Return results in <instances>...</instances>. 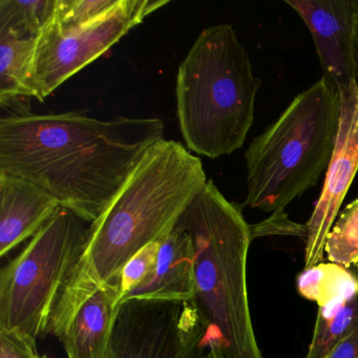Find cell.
I'll return each mask as SVG.
<instances>
[{
    "label": "cell",
    "mask_w": 358,
    "mask_h": 358,
    "mask_svg": "<svg viewBox=\"0 0 358 358\" xmlns=\"http://www.w3.org/2000/svg\"><path fill=\"white\" fill-rule=\"evenodd\" d=\"M22 100L1 106L7 114L0 118V173L41 186L90 224L108 210L164 135L158 118L36 115Z\"/></svg>",
    "instance_id": "1"
},
{
    "label": "cell",
    "mask_w": 358,
    "mask_h": 358,
    "mask_svg": "<svg viewBox=\"0 0 358 358\" xmlns=\"http://www.w3.org/2000/svg\"><path fill=\"white\" fill-rule=\"evenodd\" d=\"M199 157L175 140L146 152L108 210L90 225L89 242L52 314L48 335L59 337L78 308L117 284L127 263L175 227L207 183Z\"/></svg>",
    "instance_id": "2"
},
{
    "label": "cell",
    "mask_w": 358,
    "mask_h": 358,
    "mask_svg": "<svg viewBox=\"0 0 358 358\" xmlns=\"http://www.w3.org/2000/svg\"><path fill=\"white\" fill-rule=\"evenodd\" d=\"M194 247L190 305L206 327L208 345L223 358H265L251 320L247 259L253 240L242 210L208 180L175 225Z\"/></svg>",
    "instance_id": "3"
},
{
    "label": "cell",
    "mask_w": 358,
    "mask_h": 358,
    "mask_svg": "<svg viewBox=\"0 0 358 358\" xmlns=\"http://www.w3.org/2000/svg\"><path fill=\"white\" fill-rule=\"evenodd\" d=\"M259 87L231 24L202 31L177 75L178 119L188 150L210 159L240 150L255 121Z\"/></svg>",
    "instance_id": "4"
},
{
    "label": "cell",
    "mask_w": 358,
    "mask_h": 358,
    "mask_svg": "<svg viewBox=\"0 0 358 358\" xmlns=\"http://www.w3.org/2000/svg\"><path fill=\"white\" fill-rule=\"evenodd\" d=\"M339 94L320 78L253 138L245 152L244 206L282 213L326 173L336 144Z\"/></svg>",
    "instance_id": "5"
},
{
    "label": "cell",
    "mask_w": 358,
    "mask_h": 358,
    "mask_svg": "<svg viewBox=\"0 0 358 358\" xmlns=\"http://www.w3.org/2000/svg\"><path fill=\"white\" fill-rule=\"evenodd\" d=\"M59 207L0 271V331L48 336L58 299L89 242V227Z\"/></svg>",
    "instance_id": "6"
},
{
    "label": "cell",
    "mask_w": 358,
    "mask_h": 358,
    "mask_svg": "<svg viewBox=\"0 0 358 358\" xmlns=\"http://www.w3.org/2000/svg\"><path fill=\"white\" fill-rule=\"evenodd\" d=\"M169 3L167 0H121L118 7L99 20L75 28L62 29L52 20L37 39L32 70L35 98L45 101L62 83Z\"/></svg>",
    "instance_id": "7"
},
{
    "label": "cell",
    "mask_w": 358,
    "mask_h": 358,
    "mask_svg": "<svg viewBox=\"0 0 358 358\" xmlns=\"http://www.w3.org/2000/svg\"><path fill=\"white\" fill-rule=\"evenodd\" d=\"M205 324L189 303L131 299L121 303L112 358H204Z\"/></svg>",
    "instance_id": "8"
},
{
    "label": "cell",
    "mask_w": 358,
    "mask_h": 358,
    "mask_svg": "<svg viewBox=\"0 0 358 358\" xmlns=\"http://www.w3.org/2000/svg\"><path fill=\"white\" fill-rule=\"evenodd\" d=\"M338 94L336 144L320 198L305 225V268L324 262L327 236L358 171V85Z\"/></svg>",
    "instance_id": "9"
},
{
    "label": "cell",
    "mask_w": 358,
    "mask_h": 358,
    "mask_svg": "<svg viewBox=\"0 0 358 358\" xmlns=\"http://www.w3.org/2000/svg\"><path fill=\"white\" fill-rule=\"evenodd\" d=\"M309 29L326 79L338 93L358 85V0H285Z\"/></svg>",
    "instance_id": "10"
},
{
    "label": "cell",
    "mask_w": 358,
    "mask_h": 358,
    "mask_svg": "<svg viewBox=\"0 0 358 358\" xmlns=\"http://www.w3.org/2000/svg\"><path fill=\"white\" fill-rule=\"evenodd\" d=\"M59 207L41 186L0 173V257L32 238Z\"/></svg>",
    "instance_id": "11"
},
{
    "label": "cell",
    "mask_w": 358,
    "mask_h": 358,
    "mask_svg": "<svg viewBox=\"0 0 358 358\" xmlns=\"http://www.w3.org/2000/svg\"><path fill=\"white\" fill-rule=\"evenodd\" d=\"M121 305L119 284L97 291L75 312L58 337L68 358H112L115 324Z\"/></svg>",
    "instance_id": "12"
},
{
    "label": "cell",
    "mask_w": 358,
    "mask_h": 358,
    "mask_svg": "<svg viewBox=\"0 0 358 358\" xmlns=\"http://www.w3.org/2000/svg\"><path fill=\"white\" fill-rule=\"evenodd\" d=\"M194 296V244L187 232L173 227L161 240L152 275L127 295L122 303L131 299L190 303Z\"/></svg>",
    "instance_id": "13"
},
{
    "label": "cell",
    "mask_w": 358,
    "mask_h": 358,
    "mask_svg": "<svg viewBox=\"0 0 358 358\" xmlns=\"http://www.w3.org/2000/svg\"><path fill=\"white\" fill-rule=\"evenodd\" d=\"M37 39L0 30V106L35 98L32 70Z\"/></svg>",
    "instance_id": "14"
},
{
    "label": "cell",
    "mask_w": 358,
    "mask_h": 358,
    "mask_svg": "<svg viewBox=\"0 0 358 358\" xmlns=\"http://www.w3.org/2000/svg\"><path fill=\"white\" fill-rule=\"evenodd\" d=\"M358 328V290L318 306L311 343L303 358H328Z\"/></svg>",
    "instance_id": "15"
},
{
    "label": "cell",
    "mask_w": 358,
    "mask_h": 358,
    "mask_svg": "<svg viewBox=\"0 0 358 358\" xmlns=\"http://www.w3.org/2000/svg\"><path fill=\"white\" fill-rule=\"evenodd\" d=\"M299 294L308 301L324 305L339 295L358 290V272L334 263H322L303 268L297 275Z\"/></svg>",
    "instance_id": "16"
},
{
    "label": "cell",
    "mask_w": 358,
    "mask_h": 358,
    "mask_svg": "<svg viewBox=\"0 0 358 358\" xmlns=\"http://www.w3.org/2000/svg\"><path fill=\"white\" fill-rule=\"evenodd\" d=\"M57 0H0V30L39 37L55 15Z\"/></svg>",
    "instance_id": "17"
},
{
    "label": "cell",
    "mask_w": 358,
    "mask_h": 358,
    "mask_svg": "<svg viewBox=\"0 0 358 358\" xmlns=\"http://www.w3.org/2000/svg\"><path fill=\"white\" fill-rule=\"evenodd\" d=\"M324 253L331 263L358 266V198L341 211L327 236Z\"/></svg>",
    "instance_id": "18"
},
{
    "label": "cell",
    "mask_w": 358,
    "mask_h": 358,
    "mask_svg": "<svg viewBox=\"0 0 358 358\" xmlns=\"http://www.w3.org/2000/svg\"><path fill=\"white\" fill-rule=\"evenodd\" d=\"M121 0H57L53 22L62 29L85 26L120 5Z\"/></svg>",
    "instance_id": "19"
},
{
    "label": "cell",
    "mask_w": 358,
    "mask_h": 358,
    "mask_svg": "<svg viewBox=\"0 0 358 358\" xmlns=\"http://www.w3.org/2000/svg\"><path fill=\"white\" fill-rule=\"evenodd\" d=\"M161 241L148 245L137 253L123 268L118 284L121 293V303L131 291L141 286L154 271Z\"/></svg>",
    "instance_id": "20"
},
{
    "label": "cell",
    "mask_w": 358,
    "mask_h": 358,
    "mask_svg": "<svg viewBox=\"0 0 358 358\" xmlns=\"http://www.w3.org/2000/svg\"><path fill=\"white\" fill-rule=\"evenodd\" d=\"M0 358H43L36 338L20 331H0Z\"/></svg>",
    "instance_id": "21"
},
{
    "label": "cell",
    "mask_w": 358,
    "mask_h": 358,
    "mask_svg": "<svg viewBox=\"0 0 358 358\" xmlns=\"http://www.w3.org/2000/svg\"><path fill=\"white\" fill-rule=\"evenodd\" d=\"M252 238L265 236V234H295V236H306V226L296 225L287 219L284 213H273L267 222H263L259 225H251Z\"/></svg>",
    "instance_id": "22"
},
{
    "label": "cell",
    "mask_w": 358,
    "mask_h": 358,
    "mask_svg": "<svg viewBox=\"0 0 358 358\" xmlns=\"http://www.w3.org/2000/svg\"><path fill=\"white\" fill-rule=\"evenodd\" d=\"M328 358H358V328L343 339Z\"/></svg>",
    "instance_id": "23"
},
{
    "label": "cell",
    "mask_w": 358,
    "mask_h": 358,
    "mask_svg": "<svg viewBox=\"0 0 358 358\" xmlns=\"http://www.w3.org/2000/svg\"><path fill=\"white\" fill-rule=\"evenodd\" d=\"M204 358H223L221 350L215 345H209L208 351Z\"/></svg>",
    "instance_id": "24"
},
{
    "label": "cell",
    "mask_w": 358,
    "mask_h": 358,
    "mask_svg": "<svg viewBox=\"0 0 358 358\" xmlns=\"http://www.w3.org/2000/svg\"><path fill=\"white\" fill-rule=\"evenodd\" d=\"M355 33H356V45H357V55H358V11H357V15H356V20H355Z\"/></svg>",
    "instance_id": "25"
},
{
    "label": "cell",
    "mask_w": 358,
    "mask_h": 358,
    "mask_svg": "<svg viewBox=\"0 0 358 358\" xmlns=\"http://www.w3.org/2000/svg\"><path fill=\"white\" fill-rule=\"evenodd\" d=\"M43 358H47V355H43Z\"/></svg>",
    "instance_id": "26"
}]
</instances>
